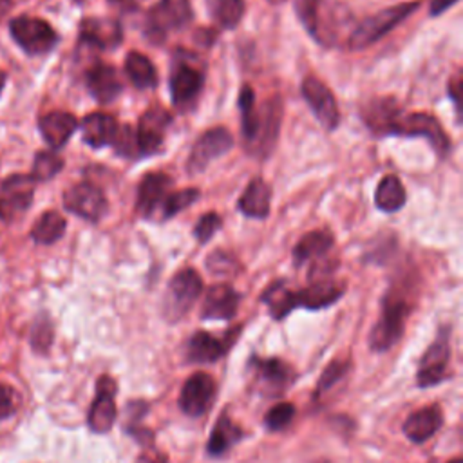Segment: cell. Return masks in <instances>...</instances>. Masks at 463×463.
Here are the masks:
<instances>
[{"instance_id": "1", "label": "cell", "mask_w": 463, "mask_h": 463, "mask_svg": "<svg viewBox=\"0 0 463 463\" xmlns=\"http://www.w3.org/2000/svg\"><path fill=\"white\" fill-rule=\"evenodd\" d=\"M364 120L375 134L425 138L440 156H445L450 149V141L434 116L427 113H404L393 99L375 100L365 107Z\"/></svg>"}, {"instance_id": "2", "label": "cell", "mask_w": 463, "mask_h": 463, "mask_svg": "<svg viewBox=\"0 0 463 463\" xmlns=\"http://www.w3.org/2000/svg\"><path fill=\"white\" fill-rule=\"evenodd\" d=\"M409 313L411 304L407 299L397 292H390L384 299L381 319L373 326L372 333H369V347H372V351L384 353L393 347L406 330Z\"/></svg>"}, {"instance_id": "3", "label": "cell", "mask_w": 463, "mask_h": 463, "mask_svg": "<svg viewBox=\"0 0 463 463\" xmlns=\"http://www.w3.org/2000/svg\"><path fill=\"white\" fill-rule=\"evenodd\" d=\"M418 6H420L418 3H406V4L386 8L377 15L365 19L351 33L349 49L362 51L369 46H373L375 42L384 39L390 31H393L397 26H400L406 19H409L418 10Z\"/></svg>"}, {"instance_id": "4", "label": "cell", "mask_w": 463, "mask_h": 463, "mask_svg": "<svg viewBox=\"0 0 463 463\" xmlns=\"http://www.w3.org/2000/svg\"><path fill=\"white\" fill-rule=\"evenodd\" d=\"M201 294H203V281L196 270L184 268L177 271L167 287L165 303H163L165 317L172 322L179 321L196 304Z\"/></svg>"}, {"instance_id": "5", "label": "cell", "mask_w": 463, "mask_h": 463, "mask_svg": "<svg viewBox=\"0 0 463 463\" xmlns=\"http://www.w3.org/2000/svg\"><path fill=\"white\" fill-rule=\"evenodd\" d=\"M450 360V331L442 330L434 342L425 349L416 372V386L422 390L438 386L447 379V365Z\"/></svg>"}, {"instance_id": "6", "label": "cell", "mask_w": 463, "mask_h": 463, "mask_svg": "<svg viewBox=\"0 0 463 463\" xmlns=\"http://www.w3.org/2000/svg\"><path fill=\"white\" fill-rule=\"evenodd\" d=\"M194 12L191 0H159L149 12L147 26L149 35L165 39L172 31H179L189 26Z\"/></svg>"}, {"instance_id": "7", "label": "cell", "mask_w": 463, "mask_h": 463, "mask_svg": "<svg viewBox=\"0 0 463 463\" xmlns=\"http://www.w3.org/2000/svg\"><path fill=\"white\" fill-rule=\"evenodd\" d=\"M10 31L17 44L30 55L49 53L58 42L55 30L42 19L17 17L12 21Z\"/></svg>"}, {"instance_id": "8", "label": "cell", "mask_w": 463, "mask_h": 463, "mask_svg": "<svg viewBox=\"0 0 463 463\" xmlns=\"http://www.w3.org/2000/svg\"><path fill=\"white\" fill-rule=\"evenodd\" d=\"M35 179L26 174H15L0 184V219L12 221L24 214L35 194Z\"/></svg>"}, {"instance_id": "9", "label": "cell", "mask_w": 463, "mask_h": 463, "mask_svg": "<svg viewBox=\"0 0 463 463\" xmlns=\"http://www.w3.org/2000/svg\"><path fill=\"white\" fill-rule=\"evenodd\" d=\"M64 205L69 212L90 223H99L107 212V200L104 193L97 184L87 181L74 184L64 194Z\"/></svg>"}, {"instance_id": "10", "label": "cell", "mask_w": 463, "mask_h": 463, "mask_svg": "<svg viewBox=\"0 0 463 463\" xmlns=\"http://www.w3.org/2000/svg\"><path fill=\"white\" fill-rule=\"evenodd\" d=\"M241 326L227 331L223 337H214L209 331H196L184 347V356L193 364H212L223 358L239 337Z\"/></svg>"}, {"instance_id": "11", "label": "cell", "mask_w": 463, "mask_h": 463, "mask_svg": "<svg viewBox=\"0 0 463 463\" xmlns=\"http://www.w3.org/2000/svg\"><path fill=\"white\" fill-rule=\"evenodd\" d=\"M234 145V138L228 129L216 127L207 131L198 138L187 161V170L191 174L203 172L214 159L225 156Z\"/></svg>"}, {"instance_id": "12", "label": "cell", "mask_w": 463, "mask_h": 463, "mask_svg": "<svg viewBox=\"0 0 463 463\" xmlns=\"http://www.w3.org/2000/svg\"><path fill=\"white\" fill-rule=\"evenodd\" d=\"M216 397V382L209 373H196L187 379L179 393V409L191 416H203Z\"/></svg>"}, {"instance_id": "13", "label": "cell", "mask_w": 463, "mask_h": 463, "mask_svg": "<svg viewBox=\"0 0 463 463\" xmlns=\"http://www.w3.org/2000/svg\"><path fill=\"white\" fill-rule=\"evenodd\" d=\"M116 393L118 386L111 377H100L97 382V399L92 402L87 416L89 429L92 433L106 434L116 422Z\"/></svg>"}, {"instance_id": "14", "label": "cell", "mask_w": 463, "mask_h": 463, "mask_svg": "<svg viewBox=\"0 0 463 463\" xmlns=\"http://www.w3.org/2000/svg\"><path fill=\"white\" fill-rule=\"evenodd\" d=\"M303 97L310 106L312 113L315 115V118L319 120V124H322V127H326L328 131H333L339 127V122H340L339 106L333 92L324 81L313 76L306 78L303 81Z\"/></svg>"}, {"instance_id": "15", "label": "cell", "mask_w": 463, "mask_h": 463, "mask_svg": "<svg viewBox=\"0 0 463 463\" xmlns=\"http://www.w3.org/2000/svg\"><path fill=\"white\" fill-rule=\"evenodd\" d=\"M252 367L255 369V377L264 384L268 395H283L296 381L294 367L283 362L281 358H252Z\"/></svg>"}, {"instance_id": "16", "label": "cell", "mask_w": 463, "mask_h": 463, "mask_svg": "<svg viewBox=\"0 0 463 463\" xmlns=\"http://www.w3.org/2000/svg\"><path fill=\"white\" fill-rule=\"evenodd\" d=\"M172 116L161 107H154L140 118L136 140L141 154H154L161 149Z\"/></svg>"}, {"instance_id": "17", "label": "cell", "mask_w": 463, "mask_h": 463, "mask_svg": "<svg viewBox=\"0 0 463 463\" xmlns=\"http://www.w3.org/2000/svg\"><path fill=\"white\" fill-rule=\"evenodd\" d=\"M241 296L230 285H214L203 297V321H232L239 310Z\"/></svg>"}, {"instance_id": "18", "label": "cell", "mask_w": 463, "mask_h": 463, "mask_svg": "<svg viewBox=\"0 0 463 463\" xmlns=\"http://www.w3.org/2000/svg\"><path fill=\"white\" fill-rule=\"evenodd\" d=\"M80 37L85 44L99 49H115L124 40L120 22L113 19H85L80 26Z\"/></svg>"}, {"instance_id": "19", "label": "cell", "mask_w": 463, "mask_h": 463, "mask_svg": "<svg viewBox=\"0 0 463 463\" xmlns=\"http://www.w3.org/2000/svg\"><path fill=\"white\" fill-rule=\"evenodd\" d=\"M203 87V74L187 64H181L172 71L170 76V95L177 107L193 102Z\"/></svg>"}, {"instance_id": "20", "label": "cell", "mask_w": 463, "mask_h": 463, "mask_svg": "<svg viewBox=\"0 0 463 463\" xmlns=\"http://www.w3.org/2000/svg\"><path fill=\"white\" fill-rule=\"evenodd\" d=\"M87 89L92 99L100 104H111L122 92V81L115 67L107 64H97L87 73Z\"/></svg>"}, {"instance_id": "21", "label": "cell", "mask_w": 463, "mask_h": 463, "mask_svg": "<svg viewBox=\"0 0 463 463\" xmlns=\"http://www.w3.org/2000/svg\"><path fill=\"white\" fill-rule=\"evenodd\" d=\"M170 184L172 181L167 174H161V172L147 174L141 179L138 189V210L147 218H150L156 210H159L163 201L168 196Z\"/></svg>"}, {"instance_id": "22", "label": "cell", "mask_w": 463, "mask_h": 463, "mask_svg": "<svg viewBox=\"0 0 463 463\" xmlns=\"http://www.w3.org/2000/svg\"><path fill=\"white\" fill-rule=\"evenodd\" d=\"M442 425H443V413L436 404H433L409 415L402 431L413 443H425L442 429Z\"/></svg>"}, {"instance_id": "23", "label": "cell", "mask_w": 463, "mask_h": 463, "mask_svg": "<svg viewBox=\"0 0 463 463\" xmlns=\"http://www.w3.org/2000/svg\"><path fill=\"white\" fill-rule=\"evenodd\" d=\"M346 288L344 285H339L330 279H313V283L303 290L297 292V308L306 310H322L337 303L344 296Z\"/></svg>"}, {"instance_id": "24", "label": "cell", "mask_w": 463, "mask_h": 463, "mask_svg": "<svg viewBox=\"0 0 463 463\" xmlns=\"http://www.w3.org/2000/svg\"><path fill=\"white\" fill-rule=\"evenodd\" d=\"M118 133V124L111 115L92 113L81 122L83 141L92 149H102L113 145Z\"/></svg>"}, {"instance_id": "25", "label": "cell", "mask_w": 463, "mask_h": 463, "mask_svg": "<svg viewBox=\"0 0 463 463\" xmlns=\"http://www.w3.org/2000/svg\"><path fill=\"white\" fill-rule=\"evenodd\" d=\"M39 127H40L44 140L53 149H60L69 141L73 133L78 129V120L71 113L55 111V113L42 116Z\"/></svg>"}, {"instance_id": "26", "label": "cell", "mask_w": 463, "mask_h": 463, "mask_svg": "<svg viewBox=\"0 0 463 463\" xmlns=\"http://www.w3.org/2000/svg\"><path fill=\"white\" fill-rule=\"evenodd\" d=\"M239 109H241V131L244 141L252 147V150L257 145V140L261 136L264 113H257L255 109V95L250 85H244L239 95Z\"/></svg>"}, {"instance_id": "27", "label": "cell", "mask_w": 463, "mask_h": 463, "mask_svg": "<svg viewBox=\"0 0 463 463\" xmlns=\"http://www.w3.org/2000/svg\"><path fill=\"white\" fill-rule=\"evenodd\" d=\"M261 303L266 304L273 321H283L297 308V292H292L285 281H277L266 288Z\"/></svg>"}, {"instance_id": "28", "label": "cell", "mask_w": 463, "mask_h": 463, "mask_svg": "<svg viewBox=\"0 0 463 463\" xmlns=\"http://www.w3.org/2000/svg\"><path fill=\"white\" fill-rule=\"evenodd\" d=\"M271 189L262 179H253L239 200V209L244 216L253 219H264L270 214Z\"/></svg>"}, {"instance_id": "29", "label": "cell", "mask_w": 463, "mask_h": 463, "mask_svg": "<svg viewBox=\"0 0 463 463\" xmlns=\"http://www.w3.org/2000/svg\"><path fill=\"white\" fill-rule=\"evenodd\" d=\"M243 438H244V431L237 424H234L228 415H221V418L216 422L210 433L207 450L210 456H223Z\"/></svg>"}, {"instance_id": "30", "label": "cell", "mask_w": 463, "mask_h": 463, "mask_svg": "<svg viewBox=\"0 0 463 463\" xmlns=\"http://www.w3.org/2000/svg\"><path fill=\"white\" fill-rule=\"evenodd\" d=\"M331 248H333L331 234H328L324 230L310 232L294 248V262H296V266H303L304 262L317 261V259L324 257Z\"/></svg>"}, {"instance_id": "31", "label": "cell", "mask_w": 463, "mask_h": 463, "mask_svg": "<svg viewBox=\"0 0 463 463\" xmlns=\"http://www.w3.org/2000/svg\"><path fill=\"white\" fill-rule=\"evenodd\" d=\"M407 201L406 189L397 176H386L375 193V205L382 212H399Z\"/></svg>"}, {"instance_id": "32", "label": "cell", "mask_w": 463, "mask_h": 463, "mask_svg": "<svg viewBox=\"0 0 463 463\" xmlns=\"http://www.w3.org/2000/svg\"><path fill=\"white\" fill-rule=\"evenodd\" d=\"M125 73L129 80L134 83V87L138 89H152L158 83V73L152 62L138 51H133L127 55Z\"/></svg>"}, {"instance_id": "33", "label": "cell", "mask_w": 463, "mask_h": 463, "mask_svg": "<svg viewBox=\"0 0 463 463\" xmlns=\"http://www.w3.org/2000/svg\"><path fill=\"white\" fill-rule=\"evenodd\" d=\"M65 219L62 214L49 210L39 218V221L31 228V237L39 244H53L65 234Z\"/></svg>"}, {"instance_id": "34", "label": "cell", "mask_w": 463, "mask_h": 463, "mask_svg": "<svg viewBox=\"0 0 463 463\" xmlns=\"http://www.w3.org/2000/svg\"><path fill=\"white\" fill-rule=\"evenodd\" d=\"M212 19L225 30L236 28L244 15L243 0H209Z\"/></svg>"}, {"instance_id": "35", "label": "cell", "mask_w": 463, "mask_h": 463, "mask_svg": "<svg viewBox=\"0 0 463 463\" xmlns=\"http://www.w3.org/2000/svg\"><path fill=\"white\" fill-rule=\"evenodd\" d=\"M64 168V159L53 150H42L35 156L33 174L35 181H49Z\"/></svg>"}, {"instance_id": "36", "label": "cell", "mask_w": 463, "mask_h": 463, "mask_svg": "<svg viewBox=\"0 0 463 463\" xmlns=\"http://www.w3.org/2000/svg\"><path fill=\"white\" fill-rule=\"evenodd\" d=\"M200 200V191L198 189H184V191H177L167 196V200L161 205V214L165 219L179 214L181 210L189 209L191 205H194Z\"/></svg>"}, {"instance_id": "37", "label": "cell", "mask_w": 463, "mask_h": 463, "mask_svg": "<svg viewBox=\"0 0 463 463\" xmlns=\"http://www.w3.org/2000/svg\"><path fill=\"white\" fill-rule=\"evenodd\" d=\"M296 406L294 404H277L273 406L266 416H264V425L271 433H279L290 427V424L296 418Z\"/></svg>"}, {"instance_id": "38", "label": "cell", "mask_w": 463, "mask_h": 463, "mask_svg": "<svg viewBox=\"0 0 463 463\" xmlns=\"http://www.w3.org/2000/svg\"><path fill=\"white\" fill-rule=\"evenodd\" d=\"M207 268L212 275H219V277H232L241 270V264L237 262V259L232 253H227L223 250H218L214 253L209 255L207 259Z\"/></svg>"}, {"instance_id": "39", "label": "cell", "mask_w": 463, "mask_h": 463, "mask_svg": "<svg viewBox=\"0 0 463 463\" xmlns=\"http://www.w3.org/2000/svg\"><path fill=\"white\" fill-rule=\"evenodd\" d=\"M347 372H349L347 360H333L321 375V381L317 384V397L328 393L337 382H340L346 377Z\"/></svg>"}, {"instance_id": "40", "label": "cell", "mask_w": 463, "mask_h": 463, "mask_svg": "<svg viewBox=\"0 0 463 463\" xmlns=\"http://www.w3.org/2000/svg\"><path fill=\"white\" fill-rule=\"evenodd\" d=\"M19 406H21L19 393L8 384H0V422L13 416Z\"/></svg>"}, {"instance_id": "41", "label": "cell", "mask_w": 463, "mask_h": 463, "mask_svg": "<svg viewBox=\"0 0 463 463\" xmlns=\"http://www.w3.org/2000/svg\"><path fill=\"white\" fill-rule=\"evenodd\" d=\"M219 228H221V218L218 214L210 212V214H205L200 218V221L194 228V236L198 237L200 243H209Z\"/></svg>"}, {"instance_id": "42", "label": "cell", "mask_w": 463, "mask_h": 463, "mask_svg": "<svg viewBox=\"0 0 463 463\" xmlns=\"http://www.w3.org/2000/svg\"><path fill=\"white\" fill-rule=\"evenodd\" d=\"M113 145L118 150V154H124V156H134V152L140 150L136 133L131 127H122V129L118 127Z\"/></svg>"}, {"instance_id": "43", "label": "cell", "mask_w": 463, "mask_h": 463, "mask_svg": "<svg viewBox=\"0 0 463 463\" xmlns=\"http://www.w3.org/2000/svg\"><path fill=\"white\" fill-rule=\"evenodd\" d=\"M51 342H53V330H51V326L47 322H44L42 326H37L35 335H33L35 349H46Z\"/></svg>"}, {"instance_id": "44", "label": "cell", "mask_w": 463, "mask_h": 463, "mask_svg": "<svg viewBox=\"0 0 463 463\" xmlns=\"http://www.w3.org/2000/svg\"><path fill=\"white\" fill-rule=\"evenodd\" d=\"M458 0H433V6H431V15H440L443 13L447 8H450Z\"/></svg>"}, {"instance_id": "45", "label": "cell", "mask_w": 463, "mask_h": 463, "mask_svg": "<svg viewBox=\"0 0 463 463\" xmlns=\"http://www.w3.org/2000/svg\"><path fill=\"white\" fill-rule=\"evenodd\" d=\"M4 85H6V74H4L3 71H0V92H3Z\"/></svg>"}, {"instance_id": "46", "label": "cell", "mask_w": 463, "mask_h": 463, "mask_svg": "<svg viewBox=\"0 0 463 463\" xmlns=\"http://www.w3.org/2000/svg\"><path fill=\"white\" fill-rule=\"evenodd\" d=\"M270 3H271V4H283L285 0H270Z\"/></svg>"}, {"instance_id": "47", "label": "cell", "mask_w": 463, "mask_h": 463, "mask_svg": "<svg viewBox=\"0 0 463 463\" xmlns=\"http://www.w3.org/2000/svg\"><path fill=\"white\" fill-rule=\"evenodd\" d=\"M449 463H463V459H461V458H454V459H450Z\"/></svg>"}, {"instance_id": "48", "label": "cell", "mask_w": 463, "mask_h": 463, "mask_svg": "<svg viewBox=\"0 0 463 463\" xmlns=\"http://www.w3.org/2000/svg\"><path fill=\"white\" fill-rule=\"evenodd\" d=\"M317 463H330V461H317Z\"/></svg>"}]
</instances>
